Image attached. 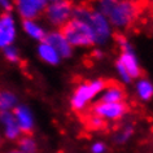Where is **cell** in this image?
<instances>
[{"instance_id":"cell-1","label":"cell","mask_w":153,"mask_h":153,"mask_svg":"<svg viewBox=\"0 0 153 153\" xmlns=\"http://www.w3.org/2000/svg\"><path fill=\"white\" fill-rule=\"evenodd\" d=\"M99 10L116 29L128 27L136 17V8L130 0H99Z\"/></svg>"},{"instance_id":"cell-2","label":"cell","mask_w":153,"mask_h":153,"mask_svg":"<svg viewBox=\"0 0 153 153\" xmlns=\"http://www.w3.org/2000/svg\"><path fill=\"white\" fill-rule=\"evenodd\" d=\"M74 17L86 21L92 29L96 45H104L109 42L113 34V26L109 20L99 9H88L86 7H76Z\"/></svg>"},{"instance_id":"cell-3","label":"cell","mask_w":153,"mask_h":153,"mask_svg":"<svg viewBox=\"0 0 153 153\" xmlns=\"http://www.w3.org/2000/svg\"><path fill=\"white\" fill-rule=\"evenodd\" d=\"M61 31L73 45V48H88L96 44L92 29L86 21L73 17L65 26L61 27Z\"/></svg>"},{"instance_id":"cell-4","label":"cell","mask_w":153,"mask_h":153,"mask_svg":"<svg viewBox=\"0 0 153 153\" xmlns=\"http://www.w3.org/2000/svg\"><path fill=\"white\" fill-rule=\"evenodd\" d=\"M106 86L104 79H92L78 85L70 97V106L76 112L85 110L97 95H101Z\"/></svg>"},{"instance_id":"cell-5","label":"cell","mask_w":153,"mask_h":153,"mask_svg":"<svg viewBox=\"0 0 153 153\" xmlns=\"http://www.w3.org/2000/svg\"><path fill=\"white\" fill-rule=\"evenodd\" d=\"M74 9L75 7H73L70 1L62 0V1L48 4L44 14L53 27H62L74 17Z\"/></svg>"},{"instance_id":"cell-6","label":"cell","mask_w":153,"mask_h":153,"mask_svg":"<svg viewBox=\"0 0 153 153\" xmlns=\"http://www.w3.org/2000/svg\"><path fill=\"white\" fill-rule=\"evenodd\" d=\"M118 45H120L121 49V55L118 60L127 69V71L130 73L132 79H139L141 75V68L131 43L125 36H120L118 38Z\"/></svg>"},{"instance_id":"cell-7","label":"cell","mask_w":153,"mask_h":153,"mask_svg":"<svg viewBox=\"0 0 153 153\" xmlns=\"http://www.w3.org/2000/svg\"><path fill=\"white\" fill-rule=\"evenodd\" d=\"M127 113V105L123 102H100L97 101L92 108V114L99 116L104 121L122 120Z\"/></svg>"},{"instance_id":"cell-8","label":"cell","mask_w":153,"mask_h":153,"mask_svg":"<svg viewBox=\"0 0 153 153\" xmlns=\"http://www.w3.org/2000/svg\"><path fill=\"white\" fill-rule=\"evenodd\" d=\"M17 13L22 20H35L48 7L47 0H14Z\"/></svg>"},{"instance_id":"cell-9","label":"cell","mask_w":153,"mask_h":153,"mask_svg":"<svg viewBox=\"0 0 153 153\" xmlns=\"http://www.w3.org/2000/svg\"><path fill=\"white\" fill-rule=\"evenodd\" d=\"M17 35L16 20L12 13H3L0 17V47L5 48L14 43Z\"/></svg>"},{"instance_id":"cell-10","label":"cell","mask_w":153,"mask_h":153,"mask_svg":"<svg viewBox=\"0 0 153 153\" xmlns=\"http://www.w3.org/2000/svg\"><path fill=\"white\" fill-rule=\"evenodd\" d=\"M45 42L49 43L62 59H69L73 55V45L69 43L68 39L65 38L61 30H52L48 31L47 36H45Z\"/></svg>"},{"instance_id":"cell-11","label":"cell","mask_w":153,"mask_h":153,"mask_svg":"<svg viewBox=\"0 0 153 153\" xmlns=\"http://www.w3.org/2000/svg\"><path fill=\"white\" fill-rule=\"evenodd\" d=\"M0 120H1L3 126V135L5 139L9 141L20 140V137L22 136V131L13 112H1Z\"/></svg>"},{"instance_id":"cell-12","label":"cell","mask_w":153,"mask_h":153,"mask_svg":"<svg viewBox=\"0 0 153 153\" xmlns=\"http://www.w3.org/2000/svg\"><path fill=\"white\" fill-rule=\"evenodd\" d=\"M13 114L16 117L18 125H20L22 134L24 135H30L34 130V126H35V121H34L31 109L25 104H20L13 110Z\"/></svg>"},{"instance_id":"cell-13","label":"cell","mask_w":153,"mask_h":153,"mask_svg":"<svg viewBox=\"0 0 153 153\" xmlns=\"http://www.w3.org/2000/svg\"><path fill=\"white\" fill-rule=\"evenodd\" d=\"M36 55L43 62L48 64V65H59L61 62V60H62V57L60 56V53L45 40L38 43Z\"/></svg>"},{"instance_id":"cell-14","label":"cell","mask_w":153,"mask_h":153,"mask_svg":"<svg viewBox=\"0 0 153 153\" xmlns=\"http://www.w3.org/2000/svg\"><path fill=\"white\" fill-rule=\"evenodd\" d=\"M22 30L27 36H30L33 40H36L38 43L45 40L47 36V31L44 30V27L42 26L39 22H36L35 20H22L21 22Z\"/></svg>"},{"instance_id":"cell-15","label":"cell","mask_w":153,"mask_h":153,"mask_svg":"<svg viewBox=\"0 0 153 153\" xmlns=\"http://www.w3.org/2000/svg\"><path fill=\"white\" fill-rule=\"evenodd\" d=\"M125 91L118 85H109L101 92L99 101L100 102H123Z\"/></svg>"},{"instance_id":"cell-16","label":"cell","mask_w":153,"mask_h":153,"mask_svg":"<svg viewBox=\"0 0 153 153\" xmlns=\"http://www.w3.org/2000/svg\"><path fill=\"white\" fill-rule=\"evenodd\" d=\"M135 92L139 100L149 101L153 97V83L145 78H139L135 85Z\"/></svg>"},{"instance_id":"cell-17","label":"cell","mask_w":153,"mask_h":153,"mask_svg":"<svg viewBox=\"0 0 153 153\" xmlns=\"http://www.w3.org/2000/svg\"><path fill=\"white\" fill-rule=\"evenodd\" d=\"M18 104V97L16 94H13L12 91L4 90L0 94V110L1 112H13Z\"/></svg>"},{"instance_id":"cell-18","label":"cell","mask_w":153,"mask_h":153,"mask_svg":"<svg viewBox=\"0 0 153 153\" xmlns=\"http://www.w3.org/2000/svg\"><path fill=\"white\" fill-rule=\"evenodd\" d=\"M18 143V149H21L24 153H36L38 143L31 135H22Z\"/></svg>"},{"instance_id":"cell-19","label":"cell","mask_w":153,"mask_h":153,"mask_svg":"<svg viewBox=\"0 0 153 153\" xmlns=\"http://www.w3.org/2000/svg\"><path fill=\"white\" fill-rule=\"evenodd\" d=\"M132 134H134V126L132 125H125L114 134L113 140L116 141L117 144H125L131 139Z\"/></svg>"},{"instance_id":"cell-20","label":"cell","mask_w":153,"mask_h":153,"mask_svg":"<svg viewBox=\"0 0 153 153\" xmlns=\"http://www.w3.org/2000/svg\"><path fill=\"white\" fill-rule=\"evenodd\" d=\"M3 55H4V59L10 64H17L20 61V51L13 44L3 48Z\"/></svg>"},{"instance_id":"cell-21","label":"cell","mask_w":153,"mask_h":153,"mask_svg":"<svg viewBox=\"0 0 153 153\" xmlns=\"http://www.w3.org/2000/svg\"><path fill=\"white\" fill-rule=\"evenodd\" d=\"M116 71H117V75H118V78L121 79L122 83H130L132 81L130 73L127 71V69L123 66V64H122L120 60H117V62H116Z\"/></svg>"},{"instance_id":"cell-22","label":"cell","mask_w":153,"mask_h":153,"mask_svg":"<svg viewBox=\"0 0 153 153\" xmlns=\"http://www.w3.org/2000/svg\"><path fill=\"white\" fill-rule=\"evenodd\" d=\"M104 125H105V121L99 116H95V114H92L91 118L88 120V126L94 130H100V128L104 127Z\"/></svg>"},{"instance_id":"cell-23","label":"cell","mask_w":153,"mask_h":153,"mask_svg":"<svg viewBox=\"0 0 153 153\" xmlns=\"http://www.w3.org/2000/svg\"><path fill=\"white\" fill-rule=\"evenodd\" d=\"M106 151V145L104 141H95L91 145V153H105Z\"/></svg>"},{"instance_id":"cell-24","label":"cell","mask_w":153,"mask_h":153,"mask_svg":"<svg viewBox=\"0 0 153 153\" xmlns=\"http://www.w3.org/2000/svg\"><path fill=\"white\" fill-rule=\"evenodd\" d=\"M0 7L4 10V13H10L16 4H14V0H0Z\"/></svg>"},{"instance_id":"cell-25","label":"cell","mask_w":153,"mask_h":153,"mask_svg":"<svg viewBox=\"0 0 153 153\" xmlns=\"http://www.w3.org/2000/svg\"><path fill=\"white\" fill-rule=\"evenodd\" d=\"M5 153H24L21 151V149H18V148H16V149H10V151H8V152H5Z\"/></svg>"},{"instance_id":"cell-26","label":"cell","mask_w":153,"mask_h":153,"mask_svg":"<svg viewBox=\"0 0 153 153\" xmlns=\"http://www.w3.org/2000/svg\"><path fill=\"white\" fill-rule=\"evenodd\" d=\"M48 4H51V3H57V1H62V0H47Z\"/></svg>"}]
</instances>
